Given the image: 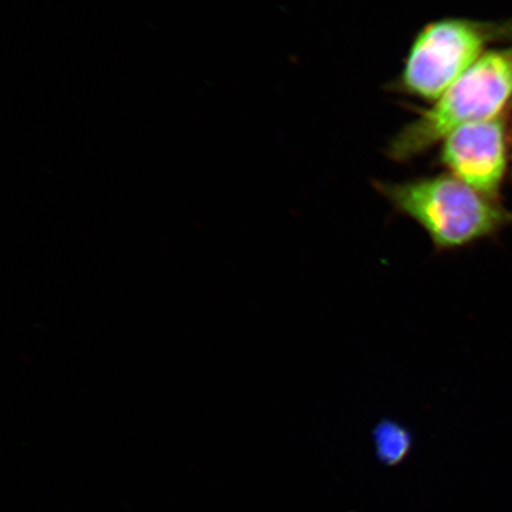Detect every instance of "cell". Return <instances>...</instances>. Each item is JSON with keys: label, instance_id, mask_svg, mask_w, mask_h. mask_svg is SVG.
Masks as SVG:
<instances>
[{"label": "cell", "instance_id": "7a4b0ae2", "mask_svg": "<svg viewBox=\"0 0 512 512\" xmlns=\"http://www.w3.org/2000/svg\"><path fill=\"white\" fill-rule=\"evenodd\" d=\"M511 98L512 48L486 51L437 101L396 133L387 155L394 162H408L460 126L498 118Z\"/></svg>", "mask_w": 512, "mask_h": 512}, {"label": "cell", "instance_id": "6da1fadb", "mask_svg": "<svg viewBox=\"0 0 512 512\" xmlns=\"http://www.w3.org/2000/svg\"><path fill=\"white\" fill-rule=\"evenodd\" d=\"M373 185L396 213L425 230L438 253L495 238L512 226L510 210L451 174Z\"/></svg>", "mask_w": 512, "mask_h": 512}, {"label": "cell", "instance_id": "3957f363", "mask_svg": "<svg viewBox=\"0 0 512 512\" xmlns=\"http://www.w3.org/2000/svg\"><path fill=\"white\" fill-rule=\"evenodd\" d=\"M512 32V25L444 18L425 25L409 48L396 91L420 100L437 101L491 43Z\"/></svg>", "mask_w": 512, "mask_h": 512}, {"label": "cell", "instance_id": "5b68a950", "mask_svg": "<svg viewBox=\"0 0 512 512\" xmlns=\"http://www.w3.org/2000/svg\"><path fill=\"white\" fill-rule=\"evenodd\" d=\"M373 441L377 459L387 466L405 462L414 444L411 430L393 419H382L375 426Z\"/></svg>", "mask_w": 512, "mask_h": 512}, {"label": "cell", "instance_id": "277c9868", "mask_svg": "<svg viewBox=\"0 0 512 512\" xmlns=\"http://www.w3.org/2000/svg\"><path fill=\"white\" fill-rule=\"evenodd\" d=\"M439 158L448 174L498 201L508 166L503 119L498 117L456 128L441 140Z\"/></svg>", "mask_w": 512, "mask_h": 512}]
</instances>
